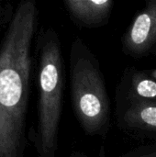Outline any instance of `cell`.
<instances>
[{
	"mask_svg": "<svg viewBox=\"0 0 156 157\" xmlns=\"http://www.w3.org/2000/svg\"><path fill=\"white\" fill-rule=\"evenodd\" d=\"M63 4L73 21L86 28L106 24L114 6L112 0H65Z\"/></svg>",
	"mask_w": 156,
	"mask_h": 157,
	"instance_id": "cell-7",
	"label": "cell"
},
{
	"mask_svg": "<svg viewBox=\"0 0 156 157\" xmlns=\"http://www.w3.org/2000/svg\"><path fill=\"white\" fill-rule=\"evenodd\" d=\"M116 114L123 131L156 137V100L116 103Z\"/></svg>",
	"mask_w": 156,
	"mask_h": 157,
	"instance_id": "cell-5",
	"label": "cell"
},
{
	"mask_svg": "<svg viewBox=\"0 0 156 157\" xmlns=\"http://www.w3.org/2000/svg\"><path fill=\"white\" fill-rule=\"evenodd\" d=\"M36 149L39 157H55L63 109L64 65L61 41L53 29L40 38Z\"/></svg>",
	"mask_w": 156,
	"mask_h": 157,
	"instance_id": "cell-3",
	"label": "cell"
},
{
	"mask_svg": "<svg viewBox=\"0 0 156 157\" xmlns=\"http://www.w3.org/2000/svg\"><path fill=\"white\" fill-rule=\"evenodd\" d=\"M156 0L148 1L137 14L122 39L123 52L132 57H143L155 51Z\"/></svg>",
	"mask_w": 156,
	"mask_h": 157,
	"instance_id": "cell-4",
	"label": "cell"
},
{
	"mask_svg": "<svg viewBox=\"0 0 156 157\" xmlns=\"http://www.w3.org/2000/svg\"><path fill=\"white\" fill-rule=\"evenodd\" d=\"M71 100L74 113L88 136H105L110 104L99 63L85 41L76 38L70 51Z\"/></svg>",
	"mask_w": 156,
	"mask_h": 157,
	"instance_id": "cell-2",
	"label": "cell"
},
{
	"mask_svg": "<svg viewBox=\"0 0 156 157\" xmlns=\"http://www.w3.org/2000/svg\"><path fill=\"white\" fill-rule=\"evenodd\" d=\"M150 100H156V70L127 71L118 86L116 103Z\"/></svg>",
	"mask_w": 156,
	"mask_h": 157,
	"instance_id": "cell-6",
	"label": "cell"
},
{
	"mask_svg": "<svg viewBox=\"0 0 156 157\" xmlns=\"http://www.w3.org/2000/svg\"><path fill=\"white\" fill-rule=\"evenodd\" d=\"M38 10L33 0L17 6L0 46V157H21Z\"/></svg>",
	"mask_w": 156,
	"mask_h": 157,
	"instance_id": "cell-1",
	"label": "cell"
},
{
	"mask_svg": "<svg viewBox=\"0 0 156 157\" xmlns=\"http://www.w3.org/2000/svg\"><path fill=\"white\" fill-rule=\"evenodd\" d=\"M122 157H156V145L139 147L127 153Z\"/></svg>",
	"mask_w": 156,
	"mask_h": 157,
	"instance_id": "cell-8",
	"label": "cell"
},
{
	"mask_svg": "<svg viewBox=\"0 0 156 157\" xmlns=\"http://www.w3.org/2000/svg\"><path fill=\"white\" fill-rule=\"evenodd\" d=\"M69 157H86V155L84 154H81V153H78V152H75V153H73L71 154V155Z\"/></svg>",
	"mask_w": 156,
	"mask_h": 157,
	"instance_id": "cell-9",
	"label": "cell"
}]
</instances>
